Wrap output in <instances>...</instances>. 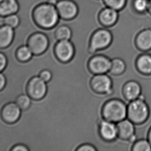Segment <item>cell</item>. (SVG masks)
Here are the masks:
<instances>
[{
  "label": "cell",
  "mask_w": 151,
  "mask_h": 151,
  "mask_svg": "<svg viewBox=\"0 0 151 151\" xmlns=\"http://www.w3.org/2000/svg\"><path fill=\"white\" fill-rule=\"evenodd\" d=\"M33 17L38 27L46 29L57 27L60 19L56 6L48 3L37 5L33 10Z\"/></svg>",
  "instance_id": "obj_1"
},
{
  "label": "cell",
  "mask_w": 151,
  "mask_h": 151,
  "mask_svg": "<svg viewBox=\"0 0 151 151\" xmlns=\"http://www.w3.org/2000/svg\"><path fill=\"white\" fill-rule=\"evenodd\" d=\"M127 107L119 100L107 102L102 108V114L106 120L113 122H119L127 116Z\"/></svg>",
  "instance_id": "obj_2"
},
{
  "label": "cell",
  "mask_w": 151,
  "mask_h": 151,
  "mask_svg": "<svg viewBox=\"0 0 151 151\" xmlns=\"http://www.w3.org/2000/svg\"><path fill=\"white\" fill-rule=\"evenodd\" d=\"M149 115V109L144 100L138 98L127 106V116L129 120L136 124L144 122Z\"/></svg>",
  "instance_id": "obj_3"
},
{
  "label": "cell",
  "mask_w": 151,
  "mask_h": 151,
  "mask_svg": "<svg viewBox=\"0 0 151 151\" xmlns=\"http://www.w3.org/2000/svg\"><path fill=\"white\" fill-rule=\"evenodd\" d=\"M48 92V85L39 76L31 78L26 86V93L32 100L41 101L45 98Z\"/></svg>",
  "instance_id": "obj_4"
},
{
  "label": "cell",
  "mask_w": 151,
  "mask_h": 151,
  "mask_svg": "<svg viewBox=\"0 0 151 151\" xmlns=\"http://www.w3.org/2000/svg\"><path fill=\"white\" fill-rule=\"evenodd\" d=\"M27 45L30 49L33 55L41 56L46 52L50 45L49 37L45 33L36 32L29 37Z\"/></svg>",
  "instance_id": "obj_5"
},
{
  "label": "cell",
  "mask_w": 151,
  "mask_h": 151,
  "mask_svg": "<svg viewBox=\"0 0 151 151\" xmlns=\"http://www.w3.org/2000/svg\"><path fill=\"white\" fill-rule=\"evenodd\" d=\"M113 41V35L110 31L106 29H100L95 31L90 41V52L104 49L108 47Z\"/></svg>",
  "instance_id": "obj_6"
},
{
  "label": "cell",
  "mask_w": 151,
  "mask_h": 151,
  "mask_svg": "<svg viewBox=\"0 0 151 151\" xmlns=\"http://www.w3.org/2000/svg\"><path fill=\"white\" fill-rule=\"evenodd\" d=\"M55 6L60 18L64 20H73L79 14V7L74 0H59Z\"/></svg>",
  "instance_id": "obj_7"
},
{
  "label": "cell",
  "mask_w": 151,
  "mask_h": 151,
  "mask_svg": "<svg viewBox=\"0 0 151 151\" xmlns=\"http://www.w3.org/2000/svg\"><path fill=\"white\" fill-rule=\"evenodd\" d=\"M55 57L62 63L71 60L75 54V47L70 40L57 41L54 47Z\"/></svg>",
  "instance_id": "obj_8"
},
{
  "label": "cell",
  "mask_w": 151,
  "mask_h": 151,
  "mask_svg": "<svg viewBox=\"0 0 151 151\" xmlns=\"http://www.w3.org/2000/svg\"><path fill=\"white\" fill-rule=\"evenodd\" d=\"M22 110L16 103L11 102L4 105L1 110V117L7 124H14L18 122L21 116Z\"/></svg>",
  "instance_id": "obj_9"
},
{
  "label": "cell",
  "mask_w": 151,
  "mask_h": 151,
  "mask_svg": "<svg viewBox=\"0 0 151 151\" xmlns=\"http://www.w3.org/2000/svg\"><path fill=\"white\" fill-rule=\"evenodd\" d=\"M91 85L92 89L99 93L109 94L112 91V81L105 74H96L92 78Z\"/></svg>",
  "instance_id": "obj_10"
},
{
  "label": "cell",
  "mask_w": 151,
  "mask_h": 151,
  "mask_svg": "<svg viewBox=\"0 0 151 151\" xmlns=\"http://www.w3.org/2000/svg\"><path fill=\"white\" fill-rule=\"evenodd\" d=\"M111 61L108 58L98 55L90 59L89 66L90 70L96 74H105L110 71Z\"/></svg>",
  "instance_id": "obj_11"
},
{
  "label": "cell",
  "mask_w": 151,
  "mask_h": 151,
  "mask_svg": "<svg viewBox=\"0 0 151 151\" xmlns=\"http://www.w3.org/2000/svg\"><path fill=\"white\" fill-rule=\"evenodd\" d=\"M118 12L113 8L106 7L102 9L98 14V21L103 27H113L118 21Z\"/></svg>",
  "instance_id": "obj_12"
},
{
  "label": "cell",
  "mask_w": 151,
  "mask_h": 151,
  "mask_svg": "<svg viewBox=\"0 0 151 151\" xmlns=\"http://www.w3.org/2000/svg\"><path fill=\"white\" fill-rule=\"evenodd\" d=\"M134 123L129 119H124L118 123V136L121 139L130 140L135 138V127Z\"/></svg>",
  "instance_id": "obj_13"
},
{
  "label": "cell",
  "mask_w": 151,
  "mask_h": 151,
  "mask_svg": "<svg viewBox=\"0 0 151 151\" xmlns=\"http://www.w3.org/2000/svg\"><path fill=\"white\" fill-rule=\"evenodd\" d=\"M99 132L102 138L107 141L113 140L118 136L117 125L109 121H103L100 123Z\"/></svg>",
  "instance_id": "obj_14"
},
{
  "label": "cell",
  "mask_w": 151,
  "mask_h": 151,
  "mask_svg": "<svg viewBox=\"0 0 151 151\" xmlns=\"http://www.w3.org/2000/svg\"><path fill=\"white\" fill-rule=\"evenodd\" d=\"M15 36V29L12 27L5 24L0 27V49H5L10 46Z\"/></svg>",
  "instance_id": "obj_15"
},
{
  "label": "cell",
  "mask_w": 151,
  "mask_h": 151,
  "mask_svg": "<svg viewBox=\"0 0 151 151\" xmlns=\"http://www.w3.org/2000/svg\"><path fill=\"white\" fill-rule=\"evenodd\" d=\"M136 43L137 47L142 51L151 50V29H145L140 32L137 36Z\"/></svg>",
  "instance_id": "obj_16"
},
{
  "label": "cell",
  "mask_w": 151,
  "mask_h": 151,
  "mask_svg": "<svg viewBox=\"0 0 151 151\" xmlns=\"http://www.w3.org/2000/svg\"><path fill=\"white\" fill-rule=\"evenodd\" d=\"M19 5L17 0H0V16L17 14Z\"/></svg>",
  "instance_id": "obj_17"
},
{
  "label": "cell",
  "mask_w": 151,
  "mask_h": 151,
  "mask_svg": "<svg viewBox=\"0 0 151 151\" xmlns=\"http://www.w3.org/2000/svg\"><path fill=\"white\" fill-rule=\"evenodd\" d=\"M141 86L137 82L131 81L127 83L123 89L125 98L129 101L135 100L141 94Z\"/></svg>",
  "instance_id": "obj_18"
},
{
  "label": "cell",
  "mask_w": 151,
  "mask_h": 151,
  "mask_svg": "<svg viewBox=\"0 0 151 151\" xmlns=\"http://www.w3.org/2000/svg\"><path fill=\"white\" fill-rule=\"evenodd\" d=\"M54 35L57 41L70 40L73 36V31L68 25L58 24L56 27Z\"/></svg>",
  "instance_id": "obj_19"
},
{
  "label": "cell",
  "mask_w": 151,
  "mask_h": 151,
  "mask_svg": "<svg viewBox=\"0 0 151 151\" xmlns=\"http://www.w3.org/2000/svg\"><path fill=\"white\" fill-rule=\"evenodd\" d=\"M136 64L137 68L141 73L145 74H151V55H141L137 59Z\"/></svg>",
  "instance_id": "obj_20"
},
{
  "label": "cell",
  "mask_w": 151,
  "mask_h": 151,
  "mask_svg": "<svg viewBox=\"0 0 151 151\" xmlns=\"http://www.w3.org/2000/svg\"><path fill=\"white\" fill-rule=\"evenodd\" d=\"M33 54L29 47L26 45L19 47L16 52V57L18 61L27 63L31 60Z\"/></svg>",
  "instance_id": "obj_21"
},
{
  "label": "cell",
  "mask_w": 151,
  "mask_h": 151,
  "mask_svg": "<svg viewBox=\"0 0 151 151\" xmlns=\"http://www.w3.org/2000/svg\"><path fill=\"white\" fill-rule=\"evenodd\" d=\"M32 99L27 94L23 93L17 97L15 103L22 111H27L31 107Z\"/></svg>",
  "instance_id": "obj_22"
},
{
  "label": "cell",
  "mask_w": 151,
  "mask_h": 151,
  "mask_svg": "<svg viewBox=\"0 0 151 151\" xmlns=\"http://www.w3.org/2000/svg\"><path fill=\"white\" fill-rule=\"evenodd\" d=\"M126 65L123 60L120 58H115L111 60L110 72L114 75H119L124 72Z\"/></svg>",
  "instance_id": "obj_23"
},
{
  "label": "cell",
  "mask_w": 151,
  "mask_h": 151,
  "mask_svg": "<svg viewBox=\"0 0 151 151\" xmlns=\"http://www.w3.org/2000/svg\"><path fill=\"white\" fill-rule=\"evenodd\" d=\"M106 7L113 8L117 11H120L124 8L127 0H102Z\"/></svg>",
  "instance_id": "obj_24"
},
{
  "label": "cell",
  "mask_w": 151,
  "mask_h": 151,
  "mask_svg": "<svg viewBox=\"0 0 151 151\" xmlns=\"http://www.w3.org/2000/svg\"><path fill=\"white\" fill-rule=\"evenodd\" d=\"M20 23V19L17 14H10L4 17V24L16 29Z\"/></svg>",
  "instance_id": "obj_25"
},
{
  "label": "cell",
  "mask_w": 151,
  "mask_h": 151,
  "mask_svg": "<svg viewBox=\"0 0 151 151\" xmlns=\"http://www.w3.org/2000/svg\"><path fill=\"white\" fill-rule=\"evenodd\" d=\"M148 0H134L133 7L134 10L139 14H143L147 11L149 6Z\"/></svg>",
  "instance_id": "obj_26"
},
{
  "label": "cell",
  "mask_w": 151,
  "mask_h": 151,
  "mask_svg": "<svg viewBox=\"0 0 151 151\" xmlns=\"http://www.w3.org/2000/svg\"><path fill=\"white\" fill-rule=\"evenodd\" d=\"M132 150L134 151H151V145L149 140L142 139L137 141L133 145Z\"/></svg>",
  "instance_id": "obj_27"
},
{
  "label": "cell",
  "mask_w": 151,
  "mask_h": 151,
  "mask_svg": "<svg viewBox=\"0 0 151 151\" xmlns=\"http://www.w3.org/2000/svg\"><path fill=\"white\" fill-rule=\"evenodd\" d=\"M52 72L51 70L45 69L41 71V72L39 74V76L42 79V80L46 82L47 83L51 82V80L52 79L53 75Z\"/></svg>",
  "instance_id": "obj_28"
},
{
  "label": "cell",
  "mask_w": 151,
  "mask_h": 151,
  "mask_svg": "<svg viewBox=\"0 0 151 151\" xmlns=\"http://www.w3.org/2000/svg\"><path fill=\"white\" fill-rule=\"evenodd\" d=\"M0 51V73H3L6 69L8 63V60L5 53Z\"/></svg>",
  "instance_id": "obj_29"
},
{
  "label": "cell",
  "mask_w": 151,
  "mask_h": 151,
  "mask_svg": "<svg viewBox=\"0 0 151 151\" xmlns=\"http://www.w3.org/2000/svg\"><path fill=\"white\" fill-rule=\"evenodd\" d=\"M10 151H29L30 150L29 147L23 143H18L14 145L11 149Z\"/></svg>",
  "instance_id": "obj_30"
},
{
  "label": "cell",
  "mask_w": 151,
  "mask_h": 151,
  "mask_svg": "<svg viewBox=\"0 0 151 151\" xmlns=\"http://www.w3.org/2000/svg\"><path fill=\"white\" fill-rule=\"evenodd\" d=\"M7 83L6 76L3 73H0V92L2 91L6 87Z\"/></svg>",
  "instance_id": "obj_31"
},
{
  "label": "cell",
  "mask_w": 151,
  "mask_h": 151,
  "mask_svg": "<svg viewBox=\"0 0 151 151\" xmlns=\"http://www.w3.org/2000/svg\"><path fill=\"white\" fill-rule=\"evenodd\" d=\"M77 151H96V148L91 145L89 144H84L83 145L80 146L79 147L76 149Z\"/></svg>",
  "instance_id": "obj_32"
},
{
  "label": "cell",
  "mask_w": 151,
  "mask_h": 151,
  "mask_svg": "<svg viewBox=\"0 0 151 151\" xmlns=\"http://www.w3.org/2000/svg\"><path fill=\"white\" fill-rule=\"evenodd\" d=\"M59 0H48L47 3H48L49 4L53 5H56V4H57V2Z\"/></svg>",
  "instance_id": "obj_33"
},
{
  "label": "cell",
  "mask_w": 151,
  "mask_h": 151,
  "mask_svg": "<svg viewBox=\"0 0 151 151\" xmlns=\"http://www.w3.org/2000/svg\"><path fill=\"white\" fill-rule=\"evenodd\" d=\"M4 25V17L0 16V27ZM3 50L0 49V51H3Z\"/></svg>",
  "instance_id": "obj_34"
},
{
  "label": "cell",
  "mask_w": 151,
  "mask_h": 151,
  "mask_svg": "<svg viewBox=\"0 0 151 151\" xmlns=\"http://www.w3.org/2000/svg\"><path fill=\"white\" fill-rule=\"evenodd\" d=\"M147 12L151 15V0H150L149 2V6H148Z\"/></svg>",
  "instance_id": "obj_35"
},
{
  "label": "cell",
  "mask_w": 151,
  "mask_h": 151,
  "mask_svg": "<svg viewBox=\"0 0 151 151\" xmlns=\"http://www.w3.org/2000/svg\"><path fill=\"white\" fill-rule=\"evenodd\" d=\"M148 139H149V141L151 143V129L149 131V135H148Z\"/></svg>",
  "instance_id": "obj_36"
},
{
  "label": "cell",
  "mask_w": 151,
  "mask_h": 151,
  "mask_svg": "<svg viewBox=\"0 0 151 151\" xmlns=\"http://www.w3.org/2000/svg\"><path fill=\"white\" fill-rule=\"evenodd\" d=\"M148 1H150V0H148Z\"/></svg>",
  "instance_id": "obj_37"
}]
</instances>
